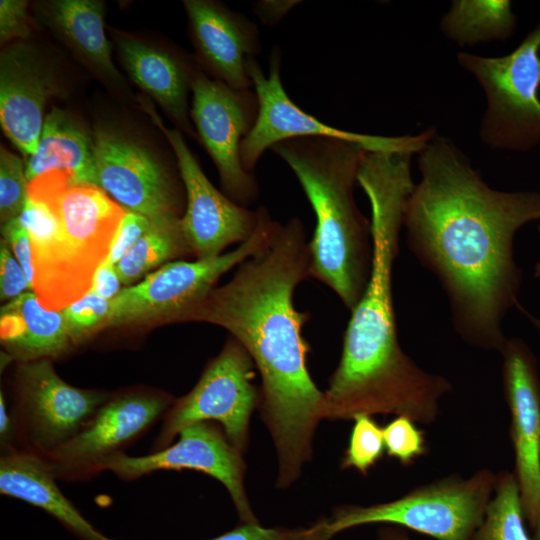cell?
I'll return each instance as SVG.
<instances>
[{"label": "cell", "instance_id": "cell-11", "mask_svg": "<svg viewBox=\"0 0 540 540\" xmlns=\"http://www.w3.org/2000/svg\"><path fill=\"white\" fill-rule=\"evenodd\" d=\"M281 52L274 47L266 75L255 57L246 62L252 88L257 95L259 112L251 132L241 144V161L248 173L267 149L281 141L297 137L338 138L361 144L368 151L419 153L434 136L430 128L413 136L387 137L340 130L304 112L287 95L280 77Z\"/></svg>", "mask_w": 540, "mask_h": 540}, {"label": "cell", "instance_id": "cell-40", "mask_svg": "<svg viewBox=\"0 0 540 540\" xmlns=\"http://www.w3.org/2000/svg\"><path fill=\"white\" fill-rule=\"evenodd\" d=\"M378 540H411L406 530L395 525H384L378 529Z\"/></svg>", "mask_w": 540, "mask_h": 540}, {"label": "cell", "instance_id": "cell-33", "mask_svg": "<svg viewBox=\"0 0 540 540\" xmlns=\"http://www.w3.org/2000/svg\"><path fill=\"white\" fill-rule=\"evenodd\" d=\"M28 2L25 0L0 1V41L2 44L25 41L31 32L28 20Z\"/></svg>", "mask_w": 540, "mask_h": 540}, {"label": "cell", "instance_id": "cell-31", "mask_svg": "<svg viewBox=\"0 0 540 540\" xmlns=\"http://www.w3.org/2000/svg\"><path fill=\"white\" fill-rule=\"evenodd\" d=\"M385 452L403 466L413 464L427 453L426 437L417 423L406 416H396L383 427Z\"/></svg>", "mask_w": 540, "mask_h": 540}, {"label": "cell", "instance_id": "cell-29", "mask_svg": "<svg viewBox=\"0 0 540 540\" xmlns=\"http://www.w3.org/2000/svg\"><path fill=\"white\" fill-rule=\"evenodd\" d=\"M60 311L67 335L75 346L102 330L110 311V300L102 298L91 289L84 297Z\"/></svg>", "mask_w": 540, "mask_h": 540}, {"label": "cell", "instance_id": "cell-35", "mask_svg": "<svg viewBox=\"0 0 540 540\" xmlns=\"http://www.w3.org/2000/svg\"><path fill=\"white\" fill-rule=\"evenodd\" d=\"M151 218L127 212L115 234L107 261L116 265L147 231Z\"/></svg>", "mask_w": 540, "mask_h": 540}, {"label": "cell", "instance_id": "cell-9", "mask_svg": "<svg viewBox=\"0 0 540 540\" xmlns=\"http://www.w3.org/2000/svg\"><path fill=\"white\" fill-rule=\"evenodd\" d=\"M111 394L70 385L49 359L17 363L9 407L17 450L49 457L84 428Z\"/></svg>", "mask_w": 540, "mask_h": 540}, {"label": "cell", "instance_id": "cell-15", "mask_svg": "<svg viewBox=\"0 0 540 540\" xmlns=\"http://www.w3.org/2000/svg\"><path fill=\"white\" fill-rule=\"evenodd\" d=\"M154 119L176 157L186 195L180 224L191 253L196 259H209L223 254L229 245L247 241L258 224L257 209L249 210L215 188L182 132L166 128L158 118Z\"/></svg>", "mask_w": 540, "mask_h": 540}, {"label": "cell", "instance_id": "cell-17", "mask_svg": "<svg viewBox=\"0 0 540 540\" xmlns=\"http://www.w3.org/2000/svg\"><path fill=\"white\" fill-rule=\"evenodd\" d=\"M502 356V387L510 414L514 474L525 522L533 530L540 514V377L537 359L521 338H508Z\"/></svg>", "mask_w": 540, "mask_h": 540}, {"label": "cell", "instance_id": "cell-23", "mask_svg": "<svg viewBox=\"0 0 540 540\" xmlns=\"http://www.w3.org/2000/svg\"><path fill=\"white\" fill-rule=\"evenodd\" d=\"M35 14L100 76L113 83L121 82L122 77L113 64L111 45L104 31L103 1H41L35 3Z\"/></svg>", "mask_w": 540, "mask_h": 540}, {"label": "cell", "instance_id": "cell-12", "mask_svg": "<svg viewBox=\"0 0 540 540\" xmlns=\"http://www.w3.org/2000/svg\"><path fill=\"white\" fill-rule=\"evenodd\" d=\"M174 401L148 388L112 393L77 435L46 458L56 479L83 482L100 475L111 459L162 420Z\"/></svg>", "mask_w": 540, "mask_h": 540}, {"label": "cell", "instance_id": "cell-43", "mask_svg": "<svg viewBox=\"0 0 540 540\" xmlns=\"http://www.w3.org/2000/svg\"><path fill=\"white\" fill-rule=\"evenodd\" d=\"M539 232H540V226H539ZM534 277H536V278L540 277V261L535 266Z\"/></svg>", "mask_w": 540, "mask_h": 540}, {"label": "cell", "instance_id": "cell-28", "mask_svg": "<svg viewBox=\"0 0 540 540\" xmlns=\"http://www.w3.org/2000/svg\"><path fill=\"white\" fill-rule=\"evenodd\" d=\"M353 420L354 424L341 461V468H354L366 476L384 455L383 427L367 414L357 415Z\"/></svg>", "mask_w": 540, "mask_h": 540}, {"label": "cell", "instance_id": "cell-24", "mask_svg": "<svg viewBox=\"0 0 540 540\" xmlns=\"http://www.w3.org/2000/svg\"><path fill=\"white\" fill-rule=\"evenodd\" d=\"M52 171L66 173L75 183L97 186L93 132L57 107L46 115L36 150L25 164L29 182Z\"/></svg>", "mask_w": 540, "mask_h": 540}, {"label": "cell", "instance_id": "cell-10", "mask_svg": "<svg viewBox=\"0 0 540 540\" xmlns=\"http://www.w3.org/2000/svg\"><path fill=\"white\" fill-rule=\"evenodd\" d=\"M255 368L246 349L230 336L192 390L175 399L166 412L152 452L168 447L191 424L217 421L229 442L244 453L250 417L260 400V390L253 383Z\"/></svg>", "mask_w": 540, "mask_h": 540}, {"label": "cell", "instance_id": "cell-38", "mask_svg": "<svg viewBox=\"0 0 540 540\" xmlns=\"http://www.w3.org/2000/svg\"><path fill=\"white\" fill-rule=\"evenodd\" d=\"M0 448L1 455L17 452V432L4 392H0Z\"/></svg>", "mask_w": 540, "mask_h": 540}, {"label": "cell", "instance_id": "cell-27", "mask_svg": "<svg viewBox=\"0 0 540 540\" xmlns=\"http://www.w3.org/2000/svg\"><path fill=\"white\" fill-rule=\"evenodd\" d=\"M493 494L472 540H532L525 528L520 491L513 471L497 473Z\"/></svg>", "mask_w": 540, "mask_h": 540}, {"label": "cell", "instance_id": "cell-20", "mask_svg": "<svg viewBox=\"0 0 540 540\" xmlns=\"http://www.w3.org/2000/svg\"><path fill=\"white\" fill-rule=\"evenodd\" d=\"M114 38L120 62L130 79L162 107L178 130L196 137L188 94L198 67L132 36L116 33Z\"/></svg>", "mask_w": 540, "mask_h": 540}, {"label": "cell", "instance_id": "cell-4", "mask_svg": "<svg viewBox=\"0 0 540 540\" xmlns=\"http://www.w3.org/2000/svg\"><path fill=\"white\" fill-rule=\"evenodd\" d=\"M271 150L293 171L316 216L310 278L328 286L351 312L365 290L373 256L371 221L353 193L368 150L328 137L291 138Z\"/></svg>", "mask_w": 540, "mask_h": 540}, {"label": "cell", "instance_id": "cell-8", "mask_svg": "<svg viewBox=\"0 0 540 540\" xmlns=\"http://www.w3.org/2000/svg\"><path fill=\"white\" fill-rule=\"evenodd\" d=\"M457 61L486 96L479 136L496 151L527 152L540 145V20L518 47L502 57L461 52Z\"/></svg>", "mask_w": 540, "mask_h": 540}, {"label": "cell", "instance_id": "cell-34", "mask_svg": "<svg viewBox=\"0 0 540 540\" xmlns=\"http://www.w3.org/2000/svg\"><path fill=\"white\" fill-rule=\"evenodd\" d=\"M27 289L32 290V287L24 270L8 244L2 239L0 243V298L2 301H10L27 292Z\"/></svg>", "mask_w": 540, "mask_h": 540}, {"label": "cell", "instance_id": "cell-22", "mask_svg": "<svg viewBox=\"0 0 540 540\" xmlns=\"http://www.w3.org/2000/svg\"><path fill=\"white\" fill-rule=\"evenodd\" d=\"M0 332L6 360L16 363L52 360L73 346L61 311L45 308L33 291L1 307Z\"/></svg>", "mask_w": 540, "mask_h": 540}, {"label": "cell", "instance_id": "cell-37", "mask_svg": "<svg viewBox=\"0 0 540 540\" xmlns=\"http://www.w3.org/2000/svg\"><path fill=\"white\" fill-rule=\"evenodd\" d=\"M121 284L116 265L105 260L95 272L91 289L102 298L112 300L121 291Z\"/></svg>", "mask_w": 540, "mask_h": 540}, {"label": "cell", "instance_id": "cell-14", "mask_svg": "<svg viewBox=\"0 0 540 540\" xmlns=\"http://www.w3.org/2000/svg\"><path fill=\"white\" fill-rule=\"evenodd\" d=\"M168 447L143 456L126 453L111 459L106 471L123 481H135L158 471L193 470L218 480L228 491L240 523L259 522L250 506L245 487L242 454L211 421L185 427Z\"/></svg>", "mask_w": 540, "mask_h": 540}, {"label": "cell", "instance_id": "cell-13", "mask_svg": "<svg viewBox=\"0 0 540 540\" xmlns=\"http://www.w3.org/2000/svg\"><path fill=\"white\" fill-rule=\"evenodd\" d=\"M190 117L196 135L214 162L225 194L247 207L259 196L255 175L241 161V144L259 112L252 89H235L197 68L191 82Z\"/></svg>", "mask_w": 540, "mask_h": 540}, {"label": "cell", "instance_id": "cell-30", "mask_svg": "<svg viewBox=\"0 0 540 540\" xmlns=\"http://www.w3.org/2000/svg\"><path fill=\"white\" fill-rule=\"evenodd\" d=\"M29 181L21 159L0 149V219L5 224L17 218L28 198Z\"/></svg>", "mask_w": 540, "mask_h": 540}, {"label": "cell", "instance_id": "cell-26", "mask_svg": "<svg viewBox=\"0 0 540 540\" xmlns=\"http://www.w3.org/2000/svg\"><path fill=\"white\" fill-rule=\"evenodd\" d=\"M181 216L152 218L147 231L116 264L125 287L146 277L156 267L171 259L191 253L180 224Z\"/></svg>", "mask_w": 540, "mask_h": 540}, {"label": "cell", "instance_id": "cell-42", "mask_svg": "<svg viewBox=\"0 0 540 540\" xmlns=\"http://www.w3.org/2000/svg\"><path fill=\"white\" fill-rule=\"evenodd\" d=\"M531 538L532 540H540V514L537 523L533 529V536Z\"/></svg>", "mask_w": 540, "mask_h": 540}, {"label": "cell", "instance_id": "cell-3", "mask_svg": "<svg viewBox=\"0 0 540 540\" xmlns=\"http://www.w3.org/2000/svg\"><path fill=\"white\" fill-rule=\"evenodd\" d=\"M409 152L367 151L357 182L371 207L373 256L369 278L351 311L337 368L324 393L323 419L406 416L431 425L453 387L421 368L402 349L393 304L392 273L407 201L415 187Z\"/></svg>", "mask_w": 540, "mask_h": 540}, {"label": "cell", "instance_id": "cell-18", "mask_svg": "<svg viewBox=\"0 0 540 540\" xmlns=\"http://www.w3.org/2000/svg\"><path fill=\"white\" fill-rule=\"evenodd\" d=\"M60 94L58 78L44 56L26 41L0 54V123L7 138L26 156L39 142L48 100Z\"/></svg>", "mask_w": 540, "mask_h": 540}, {"label": "cell", "instance_id": "cell-6", "mask_svg": "<svg viewBox=\"0 0 540 540\" xmlns=\"http://www.w3.org/2000/svg\"><path fill=\"white\" fill-rule=\"evenodd\" d=\"M489 468L464 478L452 474L405 495L370 506L336 508L327 526L332 536L353 527L382 523L411 529L436 540H472L482 524L496 484Z\"/></svg>", "mask_w": 540, "mask_h": 540}, {"label": "cell", "instance_id": "cell-39", "mask_svg": "<svg viewBox=\"0 0 540 540\" xmlns=\"http://www.w3.org/2000/svg\"><path fill=\"white\" fill-rule=\"evenodd\" d=\"M298 1H260L255 13L265 25L279 22Z\"/></svg>", "mask_w": 540, "mask_h": 540}, {"label": "cell", "instance_id": "cell-7", "mask_svg": "<svg viewBox=\"0 0 540 540\" xmlns=\"http://www.w3.org/2000/svg\"><path fill=\"white\" fill-rule=\"evenodd\" d=\"M253 235L232 251L209 259L168 262L139 283L127 286L110 300V311L102 329L183 321L184 316L216 286L222 275L267 248L281 223L260 206Z\"/></svg>", "mask_w": 540, "mask_h": 540}, {"label": "cell", "instance_id": "cell-21", "mask_svg": "<svg viewBox=\"0 0 540 540\" xmlns=\"http://www.w3.org/2000/svg\"><path fill=\"white\" fill-rule=\"evenodd\" d=\"M46 458L17 451L0 457V493L42 509L78 540H113L61 492Z\"/></svg>", "mask_w": 540, "mask_h": 540}, {"label": "cell", "instance_id": "cell-1", "mask_svg": "<svg viewBox=\"0 0 540 540\" xmlns=\"http://www.w3.org/2000/svg\"><path fill=\"white\" fill-rule=\"evenodd\" d=\"M418 154L421 178L403 218L407 244L440 283L457 335L474 348L500 353L508 339L503 320L519 304L522 282L514 238L540 220V192L491 188L437 133Z\"/></svg>", "mask_w": 540, "mask_h": 540}, {"label": "cell", "instance_id": "cell-32", "mask_svg": "<svg viewBox=\"0 0 540 540\" xmlns=\"http://www.w3.org/2000/svg\"><path fill=\"white\" fill-rule=\"evenodd\" d=\"M327 518L310 527H264L259 522L240 523L230 531L208 540H331Z\"/></svg>", "mask_w": 540, "mask_h": 540}, {"label": "cell", "instance_id": "cell-36", "mask_svg": "<svg viewBox=\"0 0 540 540\" xmlns=\"http://www.w3.org/2000/svg\"><path fill=\"white\" fill-rule=\"evenodd\" d=\"M3 240L8 244L15 258L23 268L33 290L32 244L29 232L18 218L12 219L1 227Z\"/></svg>", "mask_w": 540, "mask_h": 540}, {"label": "cell", "instance_id": "cell-16", "mask_svg": "<svg viewBox=\"0 0 540 540\" xmlns=\"http://www.w3.org/2000/svg\"><path fill=\"white\" fill-rule=\"evenodd\" d=\"M97 186L129 212L179 216L181 199L170 173L146 146L106 127L93 132Z\"/></svg>", "mask_w": 540, "mask_h": 540}, {"label": "cell", "instance_id": "cell-5", "mask_svg": "<svg viewBox=\"0 0 540 540\" xmlns=\"http://www.w3.org/2000/svg\"><path fill=\"white\" fill-rule=\"evenodd\" d=\"M28 195L46 202L58 219L54 238L32 250V261L33 292L45 308L60 311L91 290L128 211L100 187L60 171L32 180Z\"/></svg>", "mask_w": 540, "mask_h": 540}, {"label": "cell", "instance_id": "cell-2", "mask_svg": "<svg viewBox=\"0 0 540 540\" xmlns=\"http://www.w3.org/2000/svg\"><path fill=\"white\" fill-rule=\"evenodd\" d=\"M310 265L304 225L292 218L183 318L224 328L252 358L261 376L258 408L277 453L278 488L293 484L311 460L323 419L324 393L308 371L310 345L302 335L310 314L293 300L296 287L310 278Z\"/></svg>", "mask_w": 540, "mask_h": 540}, {"label": "cell", "instance_id": "cell-41", "mask_svg": "<svg viewBox=\"0 0 540 540\" xmlns=\"http://www.w3.org/2000/svg\"><path fill=\"white\" fill-rule=\"evenodd\" d=\"M517 308L526 316V318L530 321V323L540 331V318L532 315L530 312H528L525 308H523L520 304L517 305Z\"/></svg>", "mask_w": 540, "mask_h": 540}, {"label": "cell", "instance_id": "cell-25", "mask_svg": "<svg viewBox=\"0 0 540 540\" xmlns=\"http://www.w3.org/2000/svg\"><path fill=\"white\" fill-rule=\"evenodd\" d=\"M516 26L508 0H456L440 22L444 35L459 46L504 40Z\"/></svg>", "mask_w": 540, "mask_h": 540}, {"label": "cell", "instance_id": "cell-19", "mask_svg": "<svg viewBox=\"0 0 540 540\" xmlns=\"http://www.w3.org/2000/svg\"><path fill=\"white\" fill-rule=\"evenodd\" d=\"M199 62L228 86L252 88L246 62L261 52L257 25L247 16L212 0H184Z\"/></svg>", "mask_w": 540, "mask_h": 540}]
</instances>
